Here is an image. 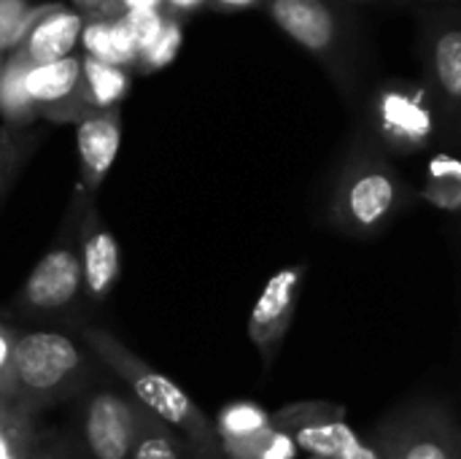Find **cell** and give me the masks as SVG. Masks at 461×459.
<instances>
[{"mask_svg":"<svg viewBox=\"0 0 461 459\" xmlns=\"http://www.w3.org/2000/svg\"><path fill=\"white\" fill-rule=\"evenodd\" d=\"M84 341L132 390V395L143 403V409L154 419H162L170 427H178L192 444L203 449L216 446V425H211V419L194 406V400L178 384H173L167 376H162L159 371L138 360L124 344H119L105 330L89 327L84 330Z\"/></svg>","mask_w":461,"mask_h":459,"instance_id":"cell-1","label":"cell"},{"mask_svg":"<svg viewBox=\"0 0 461 459\" xmlns=\"http://www.w3.org/2000/svg\"><path fill=\"white\" fill-rule=\"evenodd\" d=\"M81 368L76 344L59 333H24L14 341L16 400H43L59 392Z\"/></svg>","mask_w":461,"mask_h":459,"instance_id":"cell-2","label":"cell"},{"mask_svg":"<svg viewBox=\"0 0 461 459\" xmlns=\"http://www.w3.org/2000/svg\"><path fill=\"white\" fill-rule=\"evenodd\" d=\"M273 422L286 430L297 449L308 457L340 459L362 444L357 430L346 422V411L324 403H303L273 414Z\"/></svg>","mask_w":461,"mask_h":459,"instance_id":"cell-3","label":"cell"},{"mask_svg":"<svg viewBox=\"0 0 461 459\" xmlns=\"http://www.w3.org/2000/svg\"><path fill=\"white\" fill-rule=\"evenodd\" d=\"M303 276H305V265H292V268L278 271L265 284V289L249 317V338L262 352L267 365H270L273 354L278 352L284 335L292 327Z\"/></svg>","mask_w":461,"mask_h":459,"instance_id":"cell-4","label":"cell"},{"mask_svg":"<svg viewBox=\"0 0 461 459\" xmlns=\"http://www.w3.org/2000/svg\"><path fill=\"white\" fill-rule=\"evenodd\" d=\"M84 287L81 276V257L73 241H59L51 246L30 271L24 281V303L38 311H57L73 303L78 289Z\"/></svg>","mask_w":461,"mask_h":459,"instance_id":"cell-5","label":"cell"},{"mask_svg":"<svg viewBox=\"0 0 461 459\" xmlns=\"http://www.w3.org/2000/svg\"><path fill=\"white\" fill-rule=\"evenodd\" d=\"M86 444L97 459H127L138 441V414L113 392H97L86 406Z\"/></svg>","mask_w":461,"mask_h":459,"instance_id":"cell-6","label":"cell"},{"mask_svg":"<svg viewBox=\"0 0 461 459\" xmlns=\"http://www.w3.org/2000/svg\"><path fill=\"white\" fill-rule=\"evenodd\" d=\"M119 143H122V122L116 108L86 114L78 122L76 146L81 162V184L86 187V192H95L103 184L119 154Z\"/></svg>","mask_w":461,"mask_h":459,"instance_id":"cell-7","label":"cell"},{"mask_svg":"<svg viewBox=\"0 0 461 459\" xmlns=\"http://www.w3.org/2000/svg\"><path fill=\"white\" fill-rule=\"evenodd\" d=\"M381 459H461V438L443 417H413L386 438Z\"/></svg>","mask_w":461,"mask_h":459,"instance_id":"cell-8","label":"cell"},{"mask_svg":"<svg viewBox=\"0 0 461 459\" xmlns=\"http://www.w3.org/2000/svg\"><path fill=\"white\" fill-rule=\"evenodd\" d=\"M273 430V414L246 400L224 406L216 417V438L230 459H257Z\"/></svg>","mask_w":461,"mask_h":459,"instance_id":"cell-9","label":"cell"},{"mask_svg":"<svg viewBox=\"0 0 461 459\" xmlns=\"http://www.w3.org/2000/svg\"><path fill=\"white\" fill-rule=\"evenodd\" d=\"M81 30H84V19L81 14L70 11V8H59V5H49L38 22L30 27L27 38L22 41V46L16 49L30 65H46V62H57L62 57H70L76 41H81Z\"/></svg>","mask_w":461,"mask_h":459,"instance_id":"cell-10","label":"cell"},{"mask_svg":"<svg viewBox=\"0 0 461 459\" xmlns=\"http://www.w3.org/2000/svg\"><path fill=\"white\" fill-rule=\"evenodd\" d=\"M81 276L84 289L92 298H105L119 279V246L116 238L97 219L95 208H86L81 219Z\"/></svg>","mask_w":461,"mask_h":459,"instance_id":"cell-11","label":"cell"},{"mask_svg":"<svg viewBox=\"0 0 461 459\" xmlns=\"http://www.w3.org/2000/svg\"><path fill=\"white\" fill-rule=\"evenodd\" d=\"M394 203H397V184L392 181V176L384 170H370L351 181L346 192L343 216L357 230H373L394 211Z\"/></svg>","mask_w":461,"mask_h":459,"instance_id":"cell-12","label":"cell"},{"mask_svg":"<svg viewBox=\"0 0 461 459\" xmlns=\"http://www.w3.org/2000/svg\"><path fill=\"white\" fill-rule=\"evenodd\" d=\"M81 89H84V78H81V60L78 57H62L57 62L30 65L24 73V92L35 108L59 111Z\"/></svg>","mask_w":461,"mask_h":459,"instance_id":"cell-13","label":"cell"},{"mask_svg":"<svg viewBox=\"0 0 461 459\" xmlns=\"http://www.w3.org/2000/svg\"><path fill=\"white\" fill-rule=\"evenodd\" d=\"M273 19L305 49H324L335 35L332 14L321 0H273Z\"/></svg>","mask_w":461,"mask_h":459,"instance_id":"cell-14","label":"cell"},{"mask_svg":"<svg viewBox=\"0 0 461 459\" xmlns=\"http://www.w3.org/2000/svg\"><path fill=\"white\" fill-rule=\"evenodd\" d=\"M81 43L86 57L116 65V68H130L138 65V46L132 41V32L124 22L119 19H92L81 30Z\"/></svg>","mask_w":461,"mask_h":459,"instance_id":"cell-15","label":"cell"},{"mask_svg":"<svg viewBox=\"0 0 461 459\" xmlns=\"http://www.w3.org/2000/svg\"><path fill=\"white\" fill-rule=\"evenodd\" d=\"M81 78H84V97L86 106L95 111H111L130 89L127 68H116L92 57L81 60Z\"/></svg>","mask_w":461,"mask_h":459,"instance_id":"cell-16","label":"cell"},{"mask_svg":"<svg viewBox=\"0 0 461 459\" xmlns=\"http://www.w3.org/2000/svg\"><path fill=\"white\" fill-rule=\"evenodd\" d=\"M27 68H30V62L19 51H14L0 65V114L11 124H27L38 114V108L32 106V100L24 92Z\"/></svg>","mask_w":461,"mask_h":459,"instance_id":"cell-17","label":"cell"},{"mask_svg":"<svg viewBox=\"0 0 461 459\" xmlns=\"http://www.w3.org/2000/svg\"><path fill=\"white\" fill-rule=\"evenodd\" d=\"M384 127L402 141H424L432 130V116L421 103H416L405 95H386L384 97Z\"/></svg>","mask_w":461,"mask_h":459,"instance_id":"cell-18","label":"cell"},{"mask_svg":"<svg viewBox=\"0 0 461 459\" xmlns=\"http://www.w3.org/2000/svg\"><path fill=\"white\" fill-rule=\"evenodd\" d=\"M43 11L46 8H30L27 0H0V54L16 51Z\"/></svg>","mask_w":461,"mask_h":459,"instance_id":"cell-19","label":"cell"},{"mask_svg":"<svg viewBox=\"0 0 461 459\" xmlns=\"http://www.w3.org/2000/svg\"><path fill=\"white\" fill-rule=\"evenodd\" d=\"M181 41H184V27H181V22H178V19H167V24H165V30L159 32V38L140 54L138 68H140L143 73L167 68V65L178 57Z\"/></svg>","mask_w":461,"mask_h":459,"instance_id":"cell-20","label":"cell"},{"mask_svg":"<svg viewBox=\"0 0 461 459\" xmlns=\"http://www.w3.org/2000/svg\"><path fill=\"white\" fill-rule=\"evenodd\" d=\"M438 78L454 97H461V32H446L435 49Z\"/></svg>","mask_w":461,"mask_h":459,"instance_id":"cell-21","label":"cell"},{"mask_svg":"<svg viewBox=\"0 0 461 459\" xmlns=\"http://www.w3.org/2000/svg\"><path fill=\"white\" fill-rule=\"evenodd\" d=\"M132 459H178L173 441L165 436L159 425L151 422V414L138 417V441L132 449Z\"/></svg>","mask_w":461,"mask_h":459,"instance_id":"cell-22","label":"cell"},{"mask_svg":"<svg viewBox=\"0 0 461 459\" xmlns=\"http://www.w3.org/2000/svg\"><path fill=\"white\" fill-rule=\"evenodd\" d=\"M122 16H124V22H127L130 32H132V41H135V46H138V60H140V54H143V51H146L157 38H159V32L165 30L167 16H165V11H162V8L124 11Z\"/></svg>","mask_w":461,"mask_h":459,"instance_id":"cell-23","label":"cell"},{"mask_svg":"<svg viewBox=\"0 0 461 459\" xmlns=\"http://www.w3.org/2000/svg\"><path fill=\"white\" fill-rule=\"evenodd\" d=\"M14 341H16V333L0 322V398L19 403L16 384H14Z\"/></svg>","mask_w":461,"mask_h":459,"instance_id":"cell-24","label":"cell"},{"mask_svg":"<svg viewBox=\"0 0 461 459\" xmlns=\"http://www.w3.org/2000/svg\"><path fill=\"white\" fill-rule=\"evenodd\" d=\"M424 197L440 208H448V211H456L461 208V181L454 179H429L427 189H424Z\"/></svg>","mask_w":461,"mask_h":459,"instance_id":"cell-25","label":"cell"},{"mask_svg":"<svg viewBox=\"0 0 461 459\" xmlns=\"http://www.w3.org/2000/svg\"><path fill=\"white\" fill-rule=\"evenodd\" d=\"M0 459H35L32 457V427L0 433Z\"/></svg>","mask_w":461,"mask_h":459,"instance_id":"cell-26","label":"cell"},{"mask_svg":"<svg viewBox=\"0 0 461 459\" xmlns=\"http://www.w3.org/2000/svg\"><path fill=\"white\" fill-rule=\"evenodd\" d=\"M30 427V414L24 406L14 403V400H3L0 398V433H11V430H24Z\"/></svg>","mask_w":461,"mask_h":459,"instance_id":"cell-27","label":"cell"},{"mask_svg":"<svg viewBox=\"0 0 461 459\" xmlns=\"http://www.w3.org/2000/svg\"><path fill=\"white\" fill-rule=\"evenodd\" d=\"M429 179H454V181H461V160H454V157H435L429 162Z\"/></svg>","mask_w":461,"mask_h":459,"instance_id":"cell-28","label":"cell"},{"mask_svg":"<svg viewBox=\"0 0 461 459\" xmlns=\"http://www.w3.org/2000/svg\"><path fill=\"white\" fill-rule=\"evenodd\" d=\"M14 160H16V149L5 146V143L0 141V189H3V184H5V179H8V173L14 170Z\"/></svg>","mask_w":461,"mask_h":459,"instance_id":"cell-29","label":"cell"},{"mask_svg":"<svg viewBox=\"0 0 461 459\" xmlns=\"http://www.w3.org/2000/svg\"><path fill=\"white\" fill-rule=\"evenodd\" d=\"M124 11H143V8H165V0H119Z\"/></svg>","mask_w":461,"mask_h":459,"instance_id":"cell-30","label":"cell"},{"mask_svg":"<svg viewBox=\"0 0 461 459\" xmlns=\"http://www.w3.org/2000/svg\"><path fill=\"white\" fill-rule=\"evenodd\" d=\"M340 459H381V454L375 452V449H370V446H365V444H359L357 449H351L346 457Z\"/></svg>","mask_w":461,"mask_h":459,"instance_id":"cell-31","label":"cell"},{"mask_svg":"<svg viewBox=\"0 0 461 459\" xmlns=\"http://www.w3.org/2000/svg\"><path fill=\"white\" fill-rule=\"evenodd\" d=\"M203 0H165V5L167 8H173V11H192V8H197Z\"/></svg>","mask_w":461,"mask_h":459,"instance_id":"cell-32","label":"cell"},{"mask_svg":"<svg viewBox=\"0 0 461 459\" xmlns=\"http://www.w3.org/2000/svg\"><path fill=\"white\" fill-rule=\"evenodd\" d=\"M213 3H219V5H224V8H246V5H251V3H257V0H213Z\"/></svg>","mask_w":461,"mask_h":459,"instance_id":"cell-33","label":"cell"},{"mask_svg":"<svg viewBox=\"0 0 461 459\" xmlns=\"http://www.w3.org/2000/svg\"><path fill=\"white\" fill-rule=\"evenodd\" d=\"M105 0H86V8H97V5H103Z\"/></svg>","mask_w":461,"mask_h":459,"instance_id":"cell-34","label":"cell"},{"mask_svg":"<svg viewBox=\"0 0 461 459\" xmlns=\"http://www.w3.org/2000/svg\"><path fill=\"white\" fill-rule=\"evenodd\" d=\"M76 3H78V5H86V0H76Z\"/></svg>","mask_w":461,"mask_h":459,"instance_id":"cell-35","label":"cell"},{"mask_svg":"<svg viewBox=\"0 0 461 459\" xmlns=\"http://www.w3.org/2000/svg\"><path fill=\"white\" fill-rule=\"evenodd\" d=\"M305 459H319V457H305Z\"/></svg>","mask_w":461,"mask_h":459,"instance_id":"cell-36","label":"cell"},{"mask_svg":"<svg viewBox=\"0 0 461 459\" xmlns=\"http://www.w3.org/2000/svg\"><path fill=\"white\" fill-rule=\"evenodd\" d=\"M35 459H38V457H35Z\"/></svg>","mask_w":461,"mask_h":459,"instance_id":"cell-37","label":"cell"}]
</instances>
